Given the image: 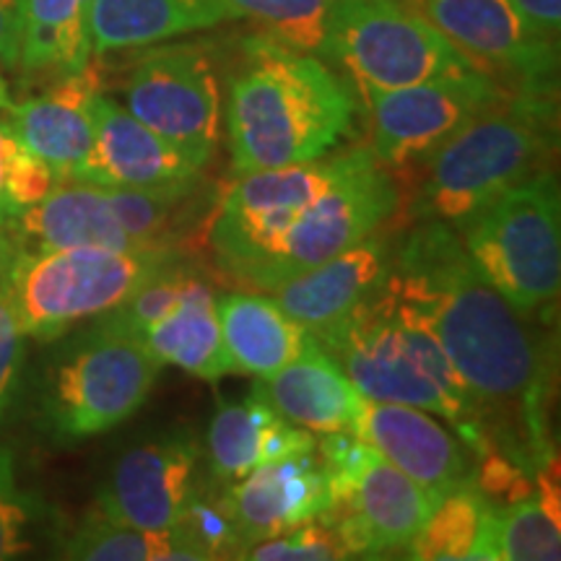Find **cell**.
Here are the masks:
<instances>
[{
  "instance_id": "obj_37",
  "label": "cell",
  "mask_w": 561,
  "mask_h": 561,
  "mask_svg": "<svg viewBox=\"0 0 561 561\" xmlns=\"http://www.w3.org/2000/svg\"><path fill=\"white\" fill-rule=\"evenodd\" d=\"M533 32L557 42L561 30V0H510Z\"/></svg>"
},
{
  "instance_id": "obj_29",
  "label": "cell",
  "mask_w": 561,
  "mask_h": 561,
  "mask_svg": "<svg viewBox=\"0 0 561 561\" xmlns=\"http://www.w3.org/2000/svg\"><path fill=\"white\" fill-rule=\"evenodd\" d=\"M89 58L81 0H24L19 60L26 70L68 76L87 68Z\"/></svg>"
},
{
  "instance_id": "obj_34",
  "label": "cell",
  "mask_w": 561,
  "mask_h": 561,
  "mask_svg": "<svg viewBox=\"0 0 561 561\" xmlns=\"http://www.w3.org/2000/svg\"><path fill=\"white\" fill-rule=\"evenodd\" d=\"M240 559L252 561H335L348 559L346 546L335 536L331 525L322 520H307L297 528L252 543Z\"/></svg>"
},
{
  "instance_id": "obj_6",
  "label": "cell",
  "mask_w": 561,
  "mask_h": 561,
  "mask_svg": "<svg viewBox=\"0 0 561 561\" xmlns=\"http://www.w3.org/2000/svg\"><path fill=\"white\" fill-rule=\"evenodd\" d=\"M561 203L551 170L512 187L455 234L476 268L525 320L549 314L561 289Z\"/></svg>"
},
{
  "instance_id": "obj_33",
  "label": "cell",
  "mask_w": 561,
  "mask_h": 561,
  "mask_svg": "<svg viewBox=\"0 0 561 561\" xmlns=\"http://www.w3.org/2000/svg\"><path fill=\"white\" fill-rule=\"evenodd\" d=\"M198 276L191 268H185L178 257L172 263H167L164 268H159L153 276L146 280L133 297L125 301L123 307H117L115 312L104 314L110 322H115L117 328L128 331L133 335H144L151 325H157L159 320H164L174 307L180 305L185 297L191 280Z\"/></svg>"
},
{
  "instance_id": "obj_28",
  "label": "cell",
  "mask_w": 561,
  "mask_h": 561,
  "mask_svg": "<svg viewBox=\"0 0 561 561\" xmlns=\"http://www.w3.org/2000/svg\"><path fill=\"white\" fill-rule=\"evenodd\" d=\"M60 557L81 561H193L210 559L206 546L185 525L170 530H144L91 515L62 543Z\"/></svg>"
},
{
  "instance_id": "obj_32",
  "label": "cell",
  "mask_w": 561,
  "mask_h": 561,
  "mask_svg": "<svg viewBox=\"0 0 561 561\" xmlns=\"http://www.w3.org/2000/svg\"><path fill=\"white\" fill-rule=\"evenodd\" d=\"M559 510L533 494L496 510V561H559Z\"/></svg>"
},
{
  "instance_id": "obj_19",
  "label": "cell",
  "mask_w": 561,
  "mask_h": 561,
  "mask_svg": "<svg viewBox=\"0 0 561 561\" xmlns=\"http://www.w3.org/2000/svg\"><path fill=\"white\" fill-rule=\"evenodd\" d=\"M102 94L100 73L87 66L60 76L45 94L5 104V130L26 151L45 161L58 180L79 178L94 146V100Z\"/></svg>"
},
{
  "instance_id": "obj_21",
  "label": "cell",
  "mask_w": 561,
  "mask_h": 561,
  "mask_svg": "<svg viewBox=\"0 0 561 561\" xmlns=\"http://www.w3.org/2000/svg\"><path fill=\"white\" fill-rule=\"evenodd\" d=\"M318 442L286 421L265 401L257 385L242 401L221 403L208 426V466L216 479L237 481L265 462L312 453Z\"/></svg>"
},
{
  "instance_id": "obj_20",
  "label": "cell",
  "mask_w": 561,
  "mask_h": 561,
  "mask_svg": "<svg viewBox=\"0 0 561 561\" xmlns=\"http://www.w3.org/2000/svg\"><path fill=\"white\" fill-rule=\"evenodd\" d=\"M76 180L100 187L191 185L201 180V167L100 94L94 100V146Z\"/></svg>"
},
{
  "instance_id": "obj_24",
  "label": "cell",
  "mask_w": 561,
  "mask_h": 561,
  "mask_svg": "<svg viewBox=\"0 0 561 561\" xmlns=\"http://www.w3.org/2000/svg\"><path fill=\"white\" fill-rule=\"evenodd\" d=\"M221 21H229L221 0H94L87 16L89 50H138Z\"/></svg>"
},
{
  "instance_id": "obj_10",
  "label": "cell",
  "mask_w": 561,
  "mask_h": 561,
  "mask_svg": "<svg viewBox=\"0 0 561 561\" xmlns=\"http://www.w3.org/2000/svg\"><path fill=\"white\" fill-rule=\"evenodd\" d=\"M356 149L301 164L240 174L210 224V248L231 278L244 284L271 257L299 214L320 198L356 157Z\"/></svg>"
},
{
  "instance_id": "obj_17",
  "label": "cell",
  "mask_w": 561,
  "mask_h": 561,
  "mask_svg": "<svg viewBox=\"0 0 561 561\" xmlns=\"http://www.w3.org/2000/svg\"><path fill=\"white\" fill-rule=\"evenodd\" d=\"M314 450L265 462L224 491V512L240 543L237 559L252 543L280 536L328 510L331 489L325 462Z\"/></svg>"
},
{
  "instance_id": "obj_40",
  "label": "cell",
  "mask_w": 561,
  "mask_h": 561,
  "mask_svg": "<svg viewBox=\"0 0 561 561\" xmlns=\"http://www.w3.org/2000/svg\"><path fill=\"white\" fill-rule=\"evenodd\" d=\"M5 104H9V91H5V83L0 79V110H5Z\"/></svg>"
},
{
  "instance_id": "obj_35",
  "label": "cell",
  "mask_w": 561,
  "mask_h": 561,
  "mask_svg": "<svg viewBox=\"0 0 561 561\" xmlns=\"http://www.w3.org/2000/svg\"><path fill=\"white\" fill-rule=\"evenodd\" d=\"M37 510L13 483L11 455L0 450V561L16 559L32 549V523Z\"/></svg>"
},
{
  "instance_id": "obj_5",
  "label": "cell",
  "mask_w": 561,
  "mask_h": 561,
  "mask_svg": "<svg viewBox=\"0 0 561 561\" xmlns=\"http://www.w3.org/2000/svg\"><path fill=\"white\" fill-rule=\"evenodd\" d=\"M174 250H19L5 265V286L24 339L55 341L83 320L123 307Z\"/></svg>"
},
{
  "instance_id": "obj_16",
  "label": "cell",
  "mask_w": 561,
  "mask_h": 561,
  "mask_svg": "<svg viewBox=\"0 0 561 561\" xmlns=\"http://www.w3.org/2000/svg\"><path fill=\"white\" fill-rule=\"evenodd\" d=\"M348 434L367 442L371 450L380 453L437 500L473 481L468 445L442 426L430 411L403 403L369 401L362 396Z\"/></svg>"
},
{
  "instance_id": "obj_2",
  "label": "cell",
  "mask_w": 561,
  "mask_h": 561,
  "mask_svg": "<svg viewBox=\"0 0 561 561\" xmlns=\"http://www.w3.org/2000/svg\"><path fill=\"white\" fill-rule=\"evenodd\" d=\"M229 83L227 136L234 174L325 157L348 130L354 96L318 55L268 34L242 42Z\"/></svg>"
},
{
  "instance_id": "obj_41",
  "label": "cell",
  "mask_w": 561,
  "mask_h": 561,
  "mask_svg": "<svg viewBox=\"0 0 561 561\" xmlns=\"http://www.w3.org/2000/svg\"><path fill=\"white\" fill-rule=\"evenodd\" d=\"M405 3H411V5H416V3H419V0H405Z\"/></svg>"
},
{
  "instance_id": "obj_3",
  "label": "cell",
  "mask_w": 561,
  "mask_h": 561,
  "mask_svg": "<svg viewBox=\"0 0 561 561\" xmlns=\"http://www.w3.org/2000/svg\"><path fill=\"white\" fill-rule=\"evenodd\" d=\"M314 341L364 398L430 411L450 421L476 455L486 450L466 385L426 314L401 291L392 271L380 289Z\"/></svg>"
},
{
  "instance_id": "obj_4",
  "label": "cell",
  "mask_w": 561,
  "mask_h": 561,
  "mask_svg": "<svg viewBox=\"0 0 561 561\" xmlns=\"http://www.w3.org/2000/svg\"><path fill=\"white\" fill-rule=\"evenodd\" d=\"M557 110L551 91H507L426 157L413 210L460 229L512 187L551 170Z\"/></svg>"
},
{
  "instance_id": "obj_25",
  "label": "cell",
  "mask_w": 561,
  "mask_h": 561,
  "mask_svg": "<svg viewBox=\"0 0 561 561\" xmlns=\"http://www.w3.org/2000/svg\"><path fill=\"white\" fill-rule=\"evenodd\" d=\"M216 307L231 375L268 377L314 343L312 333L280 310L273 297L227 294L216 299Z\"/></svg>"
},
{
  "instance_id": "obj_30",
  "label": "cell",
  "mask_w": 561,
  "mask_h": 561,
  "mask_svg": "<svg viewBox=\"0 0 561 561\" xmlns=\"http://www.w3.org/2000/svg\"><path fill=\"white\" fill-rule=\"evenodd\" d=\"M198 185L201 180L167 187H104V195L136 248L172 250L170 242L182 219L201 203Z\"/></svg>"
},
{
  "instance_id": "obj_8",
  "label": "cell",
  "mask_w": 561,
  "mask_h": 561,
  "mask_svg": "<svg viewBox=\"0 0 561 561\" xmlns=\"http://www.w3.org/2000/svg\"><path fill=\"white\" fill-rule=\"evenodd\" d=\"M325 58L346 68L359 91L403 89L481 68L405 0H333Z\"/></svg>"
},
{
  "instance_id": "obj_39",
  "label": "cell",
  "mask_w": 561,
  "mask_h": 561,
  "mask_svg": "<svg viewBox=\"0 0 561 561\" xmlns=\"http://www.w3.org/2000/svg\"><path fill=\"white\" fill-rule=\"evenodd\" d=\"M13 149H16V138L0 123V227H5L13 219V208L9 203V167Z\"/></svg>"
},
{
  "instance_id": "obj_12",
  "label": "cell",
  "mask_w": 561,
  "mask_h": 561,
  "mask_svg": "<svg viewBox=\"0 0 561 561\" xmlns=\"http://www.w3.org/2000/svg\"><path fill=\"white\" fill-rule=\"evenodd\" d=\"M125 110L170 140L193 164H208L219 144V76L198 45L146 50L125 83Z\"/></svg>"
},
{
  "instance_id": "obj_14",
  "label": "cell",
  "mask_w": 561,
  "mask_h": 561,
  "mask_svg": "<svg viewBox=\"0 0 561 561\" xmlns=\"http://www.w3.org/2000/svg\"><path fill=\"white\" fill-rule=\"evenodd\" d=\"M416 9L491 76H510L520 89L553 94L557 42L533 32L510 0H419Z\"/></svg>"
},
{
  "instance_id": "obj_31",
  "label": "cell",
  "mask_w": 561,
  "mask_h": 561,
  "mask_svg": "<svg viewBox=\"0 0 561 561\" xmlns=\"http://www.w3.org/2000/svg\"><path fill=\"white\" fill-rule=\"evenodd\" d=\"M221 3L229 19H252L280 45L325 58L333 0H221Z\"/></svg>"
},
{
  "instance_id": "obj_22",
  "label": "cell",
  "mask_w": 561,
  "mask_h": 561,
  "mask_svg": "<svg viewBox=\"0 0 561 561\" xmlns=\"http://www.w3.org/2000/svg\"><path fill=\"white\" fill-rule=\"evenodd\" d=\"M5 227L16 231L19 250H140L123 231L104 187L81 180H58L45 198Z\"/></svg>"
},
{
  "instance_id": "obj_18",
  "label": "cell",
  "mask_w": 561,
  "mask_h": 561,
  "mask_svg": "<svg viewBox=\"0 0 561 561\" xmlns=\"http://www.w3.org/2000/svg\"><path fill=\"white\" fill-rule=\"evenodd\" d=\"M396 248L388 231H371L354 248L271 289L276 305L318 339L339 325L390 276Z\"/></svg>"
},
{
  "instance_id": "obj_1",
  "label": "cell",
  "mask_w": 561,
  "mask_h": 561,
  "mask_svg": "<svg viewBox=\"0 0 561 561\" xmlns=\"http://www.w3.org/2000/svg\"><path fill=\"white\" fill-rule=\"evenodd\" d=\"M392 278L445 348L479 413L486 447L530 476L551 453L549 359L528 320L476 268L455 229L421 221L396 248Z\"/></svg>"
},
{
  "instance_id": "obj_38",
  "label": "cell",
  "mask_w": 561,
  "mask_h": 561,
  "mask_svg": "<svg viewBox=\"0 0 561 561\" xmlns=\"http://www.w3.org/2000/svg\"><path fill=\"white\" fill-rule=\"evenodd\" d=\"M24 0H0V62L13 66L21 53Z\"/></svg>"
},
{
  "instance_id": "obj_23",
  "label": "cell",
  "mask_w": 561,
  "mask_h": 561,
  "mask_svg": "<svg viewBox=\"0 0 561 561\" xmlns=\"http://www.w3.org/2000/svg\"><path fill=\"white\" fill-rule=\"evenodd\" d=\"M257 390L286 421L320 434L351 432L362 403V392L318 341L286 367L261 377Z\"/></svg>"
},
{
  "instance_id": "obj_15",
  "label": "cell",
  "mask_w": 561,
  "mask_h": 561,
  "mask_svg": "<svg viewBox=\"0 0 561 561\" xmlns=\"http://www.w3.org/2000/svg\"><path fill=\"white\" fill-rule=\"evenodd\" d=\"M198 442L191 432H167L130 447L112 468L96 515L144 530L178 528L195 494Z\"/></svg>"
},
{
  "instance_id": "obj_27",
  "label": "cell",
  "mask_w": 561,
  "mask_h": 561,
  "mask_svg": "<svg viewBox=\"0 0 561 561\" xmlns=\"http://www.w3.org/2000/svg\"><path fill=\"white\" fill-rule=\"evenodd\" d=\"M405 551L416 561H496V507L473 481L462 483L442 496Z\"/></svg>"
},
{
  "instance_id": "obj_26",
  "label": "cell",
  "mask_w": 561,
  "mask_h": 561,
  "mask_svg": "<svg viewBox=\"0 0 561 561\" xmlns=\"http://www.w3.org/2000/svg\"><path fill=\"white\" fill-rule=\"evenodd\" d=\"M216 299L219 297L214 294V286L195 276L180 305L140 335L161 367L174 364L187 375L210 382L231 375Z\"/></svg>"
},
{
  "instance_id": "obj_7",
  "label": "cell",
  "mask_w": 561,
  "mask_h": 561,
  "mask_svg": "<svg viewBox=\"0 0 561 561\" xmlns=\"http://www.w3.org/2000/svg\"><path fill=\"white\" fill-rule=\"evenodd\" d=\"M161 362L146 343L107 318L60 348L42 385V424L60 442H79L130 419L157 385Z\"/></svg>"
},
{
  "instance_id": "obj_13",
  "label": "cell",
  "mask_w": 561,
  "mask_h": 561,
  "mask_svg": "<svg viewBox=\"0 0 561 561\" xmlns=\"http://www.w3.org/2000/svg\"><path fill=\"white\" fill-rule=\"evenodd\" d=\"M507 94L494 76L462 73L390 91H362L371 123V153L382 167L421 164L462 123Z\"/></svg>"
},
{
  "instance_id": "obj_9",
  "label": "cell",
  "mask_w": 561,
  "mask_h": 561,
  "mask_svg": "<svg viewBox=\"0 0 561 561\" xmlns=\"http://www.w3.org/2000/svg\"><path fill=\"white\" fill-rule=\"evenodd\" d=\"M318 447L331 489V504L318 520L331 525L348 559H380L390 551H405L437 507V496L354 434H328Z\"/></svg>"
},
{
  "instance_id": "obj_36",
  "label": "cell",
  "mask_w": 561,
  "mask_h": 561,
  "mask_svg": "<svg viewBox=\"0 0 561 561\" xmlns=\"http://www.w3.org/2000/svg\"><path fill=\"white\" fill-rule=\"evenodd\" d=\"M13 252L11 240H0V419L9 409L21 359H24V333L13 314L9 286H5V265Z\"/></svg>"
},
{
  "instance_id": "obj_11",
  "label": "cell",
  "mask_w": 561,
  "mask_h": 561,
  "mask_svg": "<svg viewBox=\"0 0 561 561\" xmlns=\"http://www.w3.org/2000/svg\"><path fill=\"white\" fill-rule=\"evenodd\" d=\"M396 208V182L371 149L359 146L348 170L301 210L268 261L244 278V286L263 291L276 289L284 280L331 261L371 231L382 229Z\"/></svg>"
}]
</instances>
